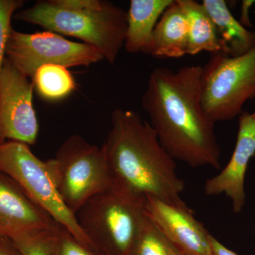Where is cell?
<instances>
[{
  "instance_id": "cell-1",
  "label": "cell",
  "mask_w": 255,
  "mask_h": 255,
  "mask_svg": "<svg viewBox=\"0 0 255 255\" xmlns=\"http://www.w3.org/2000/svg\"><path fill=\"white\" fill-rule=\"evenodd\" d=\"M202 71L199 65L177 70L154 69L142 97V107L172 158L193 168L211 166L219 169L221 150L215 123L201 105Z\"/></svg>"
},
{
  "instance_id": "cell-2",
  "label": "cell",
  "mask_w": 255,
  "mask_h": 255,
  "mask_svg": "<svg viewBox=\"0 0 255 255\" xmlns=\"http://www.w3.org/2000/svg\"><path fill=\"white\" fill-rule=\"evenodd\" d=\"M103 145L112 185L146 199L155 198L187 208L181 198L185 184L175 159L167 152L149 122L133 110L117 108Z\"/></svg>"
},
{
  "instance_id": "cell-3",
  "label": "cell",
  "mask_w": 255,
  "mask_h": 255,
  "mask_svg": "<svg viewBox=\"0 0 255 255\" xmlns=\"http://www.w3.org/2000/svg\"><path fill=\"white\" fill-rule=\"evenodd\" d=\"M14 18L79 38L112 65L124 46L127 11L107 0H39L17 11Z\"/></svg>"
},
{
  "instance_id": "cell-4",
  "label": "cell",
  "mask_w": 255,
  "mask_h": 255,
  "mask_svg": "<svg viewBox=\"0 0 255 255\" xmlns=\"http://www.w3.org/2000/svg\"><path fill=\"white\" fill-rule=\"evenodd\" d=\"M145 199L112 185L84 204L80 228L102 255H130L145 218Z\"/></svg>"
},
{
  "instance_id": "cell-5",
  "label": "cell",
  "mask_w": 255,
  "mask_h": 255,
  "mask_svg": "<svg viewBox=\"0 0 255 255\" xmlns=\"http://www.w3.org/2000/svg\"><path fill=\"white\" fill-rule=\"evenodd\" d=\"M0 172L11 178L36 205L78 241L95 249L80 228L76 216L63 202L52 174L49 159L38 158L29 145L23 142L9 140L0 144Z\"/></svg>"
},
{
  "instance_id": "cell-6",
  "label": "cell",
  "mask_w": 255,
  "mask_h": 255,
  "mask_svg": "<svg viewBox=\"0 0 255 255\" xmlns=\"http://www.w3.org/2000/svg\"><path fill=\"white\" fill-rule=\"evenodd\" d=\"M202 68L201 102L207 117L215 124L239 117L255 98V46L239 56L212 53Z\"/></svg>"
},
{
  "instance_id": "cell-7",
  "label": "cell",
  "mask_w": 255,
  "mask_h": 255,
  "mask_svg": "<svg viewBox=\"0 0 255 255\" xmlns=\"http://www.w3.org/2000/svg\"><path fill=\"white\" fill-rule=\"evenodd\" d=\"M49 161L58 192L75 215L89 199L112 186L103 148L80 135L68 137Z\"/></svg>"
},
{
  "instance_id": "cell-8",
  "label": "cell",
  "mask_w": 255,
  "mask_h": 255,
  "mask_svg": "<svg viewBox=\"0 0 255 255\" xmlns=\"http://www.w3.org/2000/svg\"><path fill=\"white\" fill-rule=\"evenodd\" d=\"M6 58L31 80L37 70L44 65L87 67L105 60L93 47L69 41L54 32L26 33L14 29L6 45Z\"/></svg>"
},
{
  "instance_id": "cell-9",
  "label": "cell",
  "mask_w": 255,
  "mask_h": 255,
  "mask_svg": "<svg viewBox=\"0 0 255 255\" xmlns=\"http://www.w3.org/2000/svg\"><path fill=\"white\" fill-rule=\"evenodd\" d=\"M34 85L5 58L0 73V144H36L39 125L33 108Z\"/></svg>"
},
{
  "instance_id": "cell-10",
  "label": "cell",
  "mask_w": 255,
  "mask_h": 255,
  "mask_svg": "<svg viewBox=\"0 0 255 255\" xmlns=\"http://www.w3.org/2000/svg\"><path fill=\"white\" fill-rule=\"evenodd\" d=\"M146 216L182 255H212L210 233L189 207L181 208L155 198L145 201Z\"/></svg>"
},
{
  "instance_id": "cell-11",
  "label": "cell",
  "mask_w": 255,
  "mask_h": 255,
  "mask_svg": "<svg viewBox=\"0 0 255 255\" xmlns=\"http://www.w3.org/2000/svg\"><path fill=\"white\" fill-rule=\"evenodd\" d=\"M255 155V131L252 114L239 116L237 141L231 158L221 173L208 179L204 192L208 196L226 194L233 211L240 214L246 204L245 179L250 161Z\"/></svg>"
},
{
  "instance_id": "cell-12",
  "label": "cell",
  "mask_w": 255,
  "mask_h": 255,
  "mask_svg": "<svg viewBox=\"0 0 255 255\" xmlns=\"http://www.w3.org/2000/svg\"><path fill=\"white\" fill-rule=\"evenodd\" d=\"M57 224L11 178L0 172V238L12 240L23 235L49 231Z\"/></svg>"
},
{
  "instance_id": "cell-13",
  "label": "cell",
  "mask_w": 255,
  "mask_h": 255,
  "mask_svg": "<svg viewBox=\"0 0 255 255\" xmlns=\"http://www.w3.org/2000/svg\"><path fill=\"white\" fill-rule=\"evenodd\" d=\"M174 0H131L127 11L124 48L132 54L150 55L156 24Z\"/></svg>"
},
{
  "instance_id": "cell-14",
  "label": "cell",
  "mask_w": 255,
  "mask_h": 255,
  "mask_svg": "<svg viewBox=\"0 0 255 255\" xmlns=\"http://www.w3.org/2000/svg\"><path fill=\"white\" fill-rule=\"evenodd\" d=\"M189 27L185 16L174 0L156 24L150 55L155 58H179L187 54Z\"/></svg>"
},
{
  "instance_id": "cell-15",
  "label": "cell",
  "mask_w": 255,
  "mask_h": 255,
  "mask_svg": "<svg viewBox=\"0 0 255 255\" xmlns=\"http://www.w3.org/2000/svg\"><path fill=\"white\" fill-rule=\"evenodd\" d=\"M202 4L221 35V53L239 56L255 46V31L247 29L233 16L224 0H204Z\"/></svg>"
},
{
  "instance_id": "cell-16",
  "label": "cell",
  "mask_w": 255,
  "mask_h": 255,
  "mask_svg": "<svg viewBox=\"0 0 255 255\" xmlns=\"http://www.w3.org/2000/svg\"><path fill=\"white\" fill-rule=\"evenodd\" d=\"M177 2L189 27L187 54L195 55L203 51L222 52L217 29L202 3L195 0H177Z\"/></svg>"
},
{
  "instance_id": "cell-17",
  "label": "cell",
  "mask_w": 255,
  "mask_h": 255,
  "mask_svg": "<svg viewBox=\"0 0 255 255\" xmlns=\"http://www.w3.org/2000/svg\"><path fill=\"white\" fill-rule=\"evenodd\" d=\"M34 88L45 100H63L76 89L73 75L65 67L57 65L42 66L32 79Z\"/></svg>"
},
{
  "instance_id": "cell-18",
  "label": "cell",
  "mask_w": 255,
  "mask_h": 255,
  "mask_svg": "<svg viewBox=\"0 0 255 255\" xmlns=\"http://www.w3.org/2000/svg\"><path fill=\"white\" fill-rule=\"evenodd\" d=\"M130 255H182L145 216Z\"/></svg>"
},
{
  "instance_id": "cell-19",
  "label": "cell",
  "mask_w": 255,
  "mask_h": 255,
  "mask_svg": "<svg viewBox=\"0 0 255 255\" xmlns=\"http://www.w3.org/2000/svg\"><path fill=\"white\" fill-rule=\"evenodd\" d=\"M49 255H102L78 241L68 230L57 225Z\"/></svg>"
},
{
  "instance_id": "cell-20",
  "label": "cell",
  "mask_w": 255,
  "mask_h": 255,
  "mask_svg": "<svg viewBox=\"0 0 255 255\" xmlns=\"http://www.w3.org/2000/svg\"><path fill=\"white\" fill-rule=\"evenodd\" d=\"M56 226L49 231L18 236L12 241L23 255H49Z\"/></svg>"
},
{
  "instance_id": "cell-21",
  "label": "cell",
  "mask_w": 255,
  "mask_h": 255,
  "mask_svg": "<svg viewBox=\"0 0 255 255\" xmlns=\"http://www.w3.org/2000/svg\"><path fill=\"white\" fill-rule=\"evenodd\" d=\"M23 0H0V73L2 68L8 40L13 28L11 18L24 6Z\"/></svg>"
},
{
  "instance_id": "cell-22",
  "label": "cell",
  "mask_w": 255,
  "mask_h": 255,
  "mask_svg": "<svg viewBox=\"0 0 255 255\" xmlns=\"http://www.w3.org/2000/svg\"><path fill=\"white\" fill-rule=\"evenodd\" d=\"M0 255H23L11 238H0Z\"/></svg>"
},
{
  "instance_id": "cell-23",
  "label": "cell",
  "mask_w": 255,
  "mask_h": 255,
  "mask_svg": "<svg viewBox=\"0 0 255 255\" xmlns=\"http://www.w3.org/2000/svg\"><path fill=\"white\" fill-rule=\"evenodd\" d=\"M209 240L212 255H240L228 249L211 234H210Z\"/></svg>"
},
{
  "instance_id": "cell-24",
  "label": "cell",
  "mask_w": 255,
  "mask_h": 255,
  "mask_svg": "<svg viewBox=\"0 0 255 255\" xmlns=\"http://www.w3.org/2000/svg\"><path fill=\"white\" fill-rule=\"evenodd\" d=\"M252 117H253V124H254V128L255 131V112L254 114H252Z\"/></svg>"
}]
</instances>
